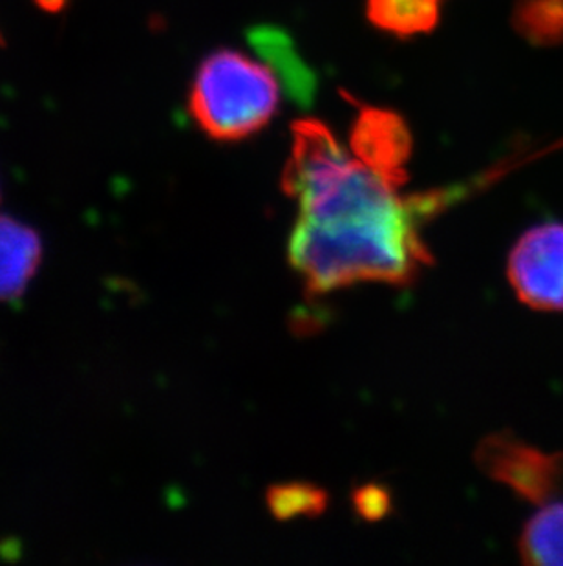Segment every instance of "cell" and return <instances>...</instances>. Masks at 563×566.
<instances>
[{"mask_svg": "<svg viewBox=\"0 0 563 566\" xmlns=\"http://www.w3.org/2000/svg\"><path fill=\"white\" fill-rule=\"evenodd\" d=\"M278 83L269 64L236 50H219L198 66L189 92V111L209 138H251L277 116Z\"/></svg>", "mask_w": 563, "mask_h": 566, "instance_id": "1", "label": "cell"}, {"mask_svg": "<svg viewBox=\"0 0 563 566\" xmlns=\"http://www.w3.org/2000/svg\"><path fill=\"white\" fill-rule=\"evenodd\" d=\"M512 24L534 46L563 44V0H516Z\"/></svg>", "mask_w": 563, "mask_h": 566, "instance_id": "9", "label": "cell"}, {"mask_svg": "<svg viewBox=\"0 0 563 566\" xmlns=\"http://www.w3.org/2000/svg\"><path fill=\"white\" fill-rule=\"evenodd\" d=\"M474 460L485 476L527 503L545 506L563 501V451L548 453L503 431L485 437Z\"/></svg>", "mask_w": 563, "mask_h": 566, "instance_id": "2", "label": "cell"}, {"mask_svg": "<svg viewBox=\"0 0 563 566\" xmlns=\"http://www.w3.org/2000/svg\"><path fill=\"white\" fill-rule=\"evenodd\" d=\"M443 0H368L373 27L399 39L431 33L442 19Z\"/></svg>", "mask_w": 563, "mask_h": 566, "instance_id": "6", "label": "cell"}, {"mask_svg": "<svg viewBox=\"0 0 563 566\" xmlns=\"http://www.w3.org/2000/svg\"><path fill=\"white\" fill-rule=\"evenodd\" d=\"M35 2H38L39 8H43V10L59 11L63 10L68 0H35Z\"/></svg>", "mask_w": 563, "mask_h": 566, "instance_id": "12", "label": "cell"}, {"mask_svg": "<svg viewBox=\"0 0 563 566\" xmlns=\"http://www.w3.org/2000/svg\"><path fill=\"white\" fill-rule=\"evenodd\" d=\"M507 277L532 311L563 312V222L527 230L510 250Z\"/></svg>", "mask_w": 563, "mask_h": 566, "instance_id": "3", "label": "cell"}, {"mask_svg": "<svg viewBox=\"0 0 563 566\" xmlns=\"http://www.w3.org/2000/svg\"><path fill=\"white\" fill-rule=\"evenodd\" d=\"M43 244L30 226L0 217V303L19 300L32 283Z\"/></svg>", "mask_w": 563, "mask_h": 566, "instance_id": "5", "label": "cell"}, {"mask_svg": "<svg viewBox=\"0 0 563 566\" xmlns=\"http://www.w3.org/2000/svg\"><path fill=\"white\" fill-rule=\"evenodd\" d=\"M267 503L275 513V517L293 518L325 512L328 495L311 484L293 482V484L272 488L267 495Z\"/></svg>", "mask_w": 563, "mask_h": 566, "instance_id": "10", "label": "cell"}, {"mask_svg": "<svg viewBox=\"0 0 563 566\" xmlns=\"http://www.w3.org/2000/svg\"><path fill=\"white\" fill-rule=\"evenodd\" d=\"M350 142L351 153L368 166L399 180H408L406 161L412 156V136L399 114L361 107Z\"/></svg>", "mask_w": 563, "mask_h": 566, "instance_id": "4", "label": "cell"}, {"mask_svg": "<svg viewBox=\"0 0 563 566\" xmlns=\"http://www.w3.org/2000/svg\"><path fill=\"white\" fill-rule=\"evenodd\" d=\"M253 44L261 50L266 64L275 74L286 81L293 97L308 102L314 94L315 80L311 70L298 57L297 50L286 33L275 28H256L253 30Z\"/></svg>", "mask_w": 563, "mask_h": 566, "instance_id": "8", "label": "cell"}, {"mask_svg": "<svg viewBox=\"0 0 563 566\" xmlns=\"http://www.w3.org/2000/svg\"><path fill=\"white\" fill-rule=\"evenodd\" d=\"M355 506L367 518L383 517L389 507V495L378 486L362 488L357 492Z\"/></svg>", "mask_w": 563, "mask_h": 566, "instance_id": "11", "label": "cell"}, {"mask_svg": "<svg viewBox=\"0 0 563 566\" xmlns=\"http://www.w3.org/2000/svg\"><path fill=\"white\" fill-rule=\"evenodd\" d=\"M518 551L527 565L563 566V501L545 504L521 530Z\"/></svg>", "mask_w": 563, "mask_h": 566, "instance_id": "7", "label": "cell"}]
</instances>
